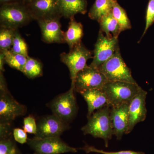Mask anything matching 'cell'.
<instances>
[{"mask_svg": "<svg viewBox=\"0 0 154 154\" xmlns=\"http://www.w3.org/2000/svg\"><path fill=\"white\" fill-rule=\"evenodd\" d=\"M75 88L71 86L67 92L61 94L51 102V108L54 115L64 122L69 121L76 114V101L74 94Z\"/></svg>", "mask_w": 154, "mask_h": 154, "instance_id": "8", "label": "cell"}, {"mask_svg": "<svg viewBox=\"0 0 154 154\" xmlns=\"http://www.w3.org/2000/svg\"><path fill=\"white\" fill-rule=\"evenodd\" d=\"M98 69L108 81L137 83L132 77L130 69L122 57L119 48L112 57Z\"/></svg>", "mask_w": 154, "mask_h": 154, "instance_id": "4", "label": "cell"}, {"mask_svg": "<svg viewBox=\"0 0 154 154\" xmlns=\"http://www.w3.org/2000/svg\"><path fill=\"white\" fill-rule=\"evenodd\" d=\"M61 17L42 19L37 21L41 29L42 39L47 43H65L64 32L61 29Z\"/></svg>", "mask_w": 154, "mask_h": 154, "instance_id": "12", "label": "cell"}, {"mask_svg": "<svg viewBox=\"0 0 154 154\" xmlns=\"http://www.w3.org/2000/svg\"><path fill=\"white\" fill-rule=\"evenodd\" d=\"M86 0H59L60 13L66 18L74 17L76 14H85L87 12Z\"/></svg>", "mask_w": 154, "mask_h": 154, "instance_id": "17", "label": "cell"}, {"mask_svg": "<svg viewBox=\"0 0 154 154\" xmlns=\"http://www.w3.org/2000/svg\"><path fill=\"white\" fill-rule=\"evenodd\" d=\"M0 154H17L16 146L9 137L1 138Z\"/></svg>", "mask_w": 154, "mask_h": 154, "instance_id": "26", "label": "cell"}, {"mask_svg": "<svg viewBox=\"0 0 154 154\" xmlns=\"http://www.w3.org/2000/svg\"><path fill=\"white\" fill-rule=\"evenodd\" d=\"M154 23V0H149L146 15V26L140 42L146 33L149 28Z\"/></svg>", "mask_w": 154, "mask_h": 154, "instance_id": "27", "label": "cell"}, {"mask_svg": "<svg viewBox=\"0 0 154 154\" xmlns=\"http://www.w3.org/2000/svg\"><path fill=\"white\" fill-rule=\"evenodd\" d=\"M9 122H2L1 123V138L8 137L9 134Z\"/></svg>", "mask_w": 154, "mask_h": 154, "instance_id": "31", "label": "cell"}, {"mask_svg": "<svg viewBox=\"0 0 154 154\" xmlns=\"http://www.w3.org/2000/svg\"><path fill=\"white\" fill-rule=\"evenodd\" d=\"M11 50L16 53L22 54L28 57V46L24 39L22 38L18 29L16 30L14 41Z\"/></svg>", "mask_w": 154, "mask_h": 154, "instance_id": "25", "label": "cell"}, {"mask_svg": "<svg viewBox=\"0 0 154 154\" xmlns=\"http://www.w3.org/2000/svg\"><path fill=\"white\" fill-rule=\"evenodd\" d=\"M113 17L118 22L121 27L122 31L130 29L131 28L130 21L128 17L126 11L117 2L113 6L112 11Z\"/></svg>", "mask_w": 154, "mask_h": 154, "instance_id": "23", "label": "cell"}, {"mask_svg": "<svg viewBox=\"0 0 154 154\" xmlns=\"http://www.w3.org/2000/svg\"><path fill=\"white\" fill-rule=\"evenodd\" d=\"M26 111L25 106L14 99L8 90L1 91L0 117L2 122H9L17 117L24 115Z\"/></svg>", "mask_w": 154, "mask_h": 154, "instance_id": "11", "label": "cell"}, {"mask_svg": "<svg viewBox=\"0 0 154 154\" xmlns=\"http://www.w3.org/2000/svg\"><path fill=\"white\" fill-rule=\"evenodd\" d=\"M108 82L98 69L87 65L77 75L75 80V90L80 93L89 90H103Z\"/></svg>", "mask_w": 154, "mask_h": 154, "instance_id": "7", "label": "cell"}, {"mask_svg": "<svg viewBox=\"0 0 154 154\" xmlns=\"http://www.w3.org/2000/svg\"><path fill=\"white\" fill-rule=\"evenodd\" d=\"M99 22L100 30L105 33L108 38H118L119 34L122 32L120 25L113 17L112 12L102 17Z\"/></svg>", "mask_w": 154, "mask_h": 154, "instance_id": "20", "label": "cell"}, {"mask_svg": "<svg viewBox=\"0 0 154 154\" xmlns=\"http://www.w3.org/2000/svg\"><path fill=\"white\" fill-rule=\"evenodd\" d=\"M14 140L20 144L27 143L28 142L27 132H25L24 130L20 128H15L14 129Z\"/></svg>", "mask_w": 154, "mask_h": 154, "instance_id": "30", "label": "cell"}, {"mask_svg": "<svg viewBox=\"0 0 154 154\" xmlns=\"http://www.w3.org/2000/svg\"><path fill=\"white\" fill-rule=\"evenodd\" d=\"M5 63V56H4L3 52L1 51V53H0V70H1V72H3L4 71V65Z\"/></svg>", "mask_w": 154, "mask_h": 154, "instance_id": "32", "label": "cell"}, {"mask_svg": "<svg viewBox=\"0 0 154 154\" xmlns=\"http://www.w3.org/2000/svg\"><path fill=\"white\" fill-rule=\"evenodd\" d=\"M17 2H22V0H0L1 5L6 4V3Z\"/></svg>", "mask_w": 154, "mask_h": 154, "instance_id": "33", "label": "cell"}, {"mask_svg": "<svg viewBox=\"0 0 154 154\" xmlns=\"http://www.w3.org/2000/svg\"><path fill=\"white\" fill-rule=\"evenodd\" d=\"M68 30L64 32V38L66 42L68 45L70 49L75 45L82 42L83 33V26L80 22L75 20L74 17L70 18Z\"/></svg>", "mask_w": 154, "mask_h": 154, "instance_id": "18", "label": "cell"}, {"mask_svg": "<svg viewBox=\"0 0 154 154\" xmlns=\"http://www.w3.org/2000/svg\"><path fill=\"white\" fill-rule=\"evenodd\" d=\"M29 146L37 153L61 154L77 152V149L69 146L60 137L38 138L34 137L28 139L27 143Z\"/></svg>", "mask_w": 154, "mask_h": 154, "instance_id": "6", "label": "cell"}, {"mask_svg": "<svg viewBox=\"0 0 154 154\" xmlns=\"http://www.w3.org/2000/svg\"><path fill=\"white\" fill-rule=\"evenodd\" d=\"M142 89L137 83L122 81H108L103 88L110 107L129 103Z\"/></svg>", "mask_w": 154, "mask_h": 154, "instance_id": "2", "label": "cell"}, {"mask_svg": "<svg viewBox=\"0 0 154 154\" xmlns=\"http://www.w3.org/2000/svg\"><path fill=\"white\" fill-rule=\"evenodd\" d=\"M119 48L118 38H108L100 30L95 45L93 60L89 66L98 69L112 57Z\"/></svg>", "mask_w": 154, "mask_h": 154, "instance_id": "9", "label": "cell"}, {"mask_svg": "<svg viewBox=\"0 0 154 154\" xmlns=\"http://www.w3.org/2000/svg\"><path fill=\"white\" fill-rule=\"evenodd\" d=\"M80 149L83 150L86 152H95L101 154H146L142 152H136L131 150L120 151L118 152H107L103 150L99 149L92 146L86 145L84 147L79 148Z\"/></svg>", "mask_w": 154, "mask_h": 154, "instance_id": "28", "label": "cell"}, {"mask_svg": "<svg viewBox=\"0 0 154 154\" xmlns=\"http://www.w3.org/2000/svg\"><path fill=\"white\" fill-rule=\"evenodd\" d=\"M64 122L53 114L42 119L37 124L35 137L47 138L58 137L65 130Z\"/></svg>", "mask_w": 154, "mask_h": 154, "instance_id": "14", "label": "cell"}, {"mask_svg": "<svg viewBox=\"0 0 154 154\" xmlns=\"http://www.w3.org/2000/svg\"><path fill=\"white\" fill-rule=\"evenodd\" d=\"M147 94V92L142 89L130 102L129 123L126 134L132 131L137 123L145 120L147 115L146 105Z\"/></svg>", "mask_w": 154, "mask_h": 154, "instance_id": "13", "label": "cell"}, {"mask_svg": "<svg viewBox=\"0 0 154 154\" xmlns=\"http://www.w3.org/2000/svg\"><path fill=\"white\" fill-rule=\"evenodd\" d=\"M60 60L68 68L71 79V86L75 88L76 77L78 73L87 66V62L92 58V53L82 42L75 45L69 53H62Z\"/></svg>", "mask_w": 154, "mask_h": 154, "instance_id": "5", "label": "cell"}, {"mask_svg": "<svg viewBox=\"0 0 154 154\" xmlns=\"http://www.w3.org/2000/svg\"><path fill=\"white\" fill-rule=\"evenodd\" d=\"M16 30L15 29L1 26V29H0L1 51L11 49L13 45Z\"/></svg>", "mask_w": 154, "mask_h": 154, "instance_id": "24", "label": "cell"}, {"mask_svg": "<svg viewBox=\"0 0 154 154\" xmlns=\"http://www.w3.org/2000/svg\"><path fill=\"white\" fill-rule=\"evenodd\" d=\"M34 154H38V153H37L35 152V153H34Z\"/></svg>", "mask_w": 154, "mask_h": 154, "instance_id": "35", "label": "cell"}, {"mask_svg": "<svg viewBox=\"0 0 154 154\" xmlns=\"http://www.w3.org/2000/svg\"><path fill=\"white\" fill-rule=\"evenodd\" d=\"M23 128L25 132L36 134L37 132V125L35 119L31 116H28L24 118Z\"/></svg>", "mask_w": 154, "mask_h": 154, "instance_id": "29", "label": "cell"}, {"mask_svg": "<svg viewBox=\"0 0 154 154\" xmlns=\"http://www.w3.org/2000/svg\"><path fill=\"white\" fill-rule=\"evenodd\" d=\"M32 0H22V2L26 5L30 2Z\"/></svg>", "mask_w": 154, "mask_h": 154, "instance_id": "34", "label": "cell"}, {"mask_svg": "<svg viewBox=\"0 0 154 154\" xmlns=\"http://www.w3.org/2000/svg\"><path fill=\"white\" fill-rule=\"evenodd\" d=\"M33 20L27 7L22 2L6 3L0 8L1 26L17 30Z\"/></svg>", "mask_w": 154, "mask_h": 154, "instance_id": "3", "label": "cell"}, {"mask_svg": "<svg viewBox=\"0 0 154 154\" xmlns=\"http://www.w3.org/2000/svg\"><path fill=\"white\" fill-rule=\"evenodd\" d=\"M111 107L106 106L99 109L88 118V123L82 128L84 134H90L102 139L106 147L113 135L110 112Z\"/></svg>", "mask_w": 154, "mask_h": 154, "instance_id": "1", "label": "cell"}, {"mask_svg": "<svg viewBox=\"0 0 154 154\" xmlns=\"http://www.w3.org/2000/svg\"><path fill=\"white\" fill-rule=\"evenodd\" d=\"M79 93L88 104V119L94 113L95 110L109 106L107 96L103 90H86L81 91Z\"/></svg>", "mask_w": 154, "mask_h": 154, "instance_id": "16", "label": "cell"}, {"mask_svg": "<svg viewBox=\"0 0 154 154\" xmlns=\"http://www.w3.org/2000/svg\"><path fill=\"white\" fill-rule=\"evenodd\" d=\"M42 65L33 58L28 56L22 72L30 79H33L42 75Z\"/></svg>", "mask_w": 154, "mask_h": 154, "instance_id": "22", "label": "cell"}, {"mask_svg": "<svg viewBox=\"0 0 154 154\" xmlns=\"http://www.w3.org/2000/svg\"><path fill=\"white\" fill-rule=\"evenodd\" d=\"M33 19H42L61 17L59 0H32L25 5Z\"/></svg>", "mask_w": 154, "mask_h": 154, "instance_id": "10", "label": "cell"}, {"mask_svg": "<svg viewBox=\"0 0 154 154\" xmlns=\"http://www.w3.org/2000/svg\"><path fill=\"white\" fill-rule=\"evenodd\" d=\"M5 56V61L9 66L22 72L27 60V57L16 53L11 49L2 51Z\"/></svg>", "mask_w": 154, "mask_h": 154, "instance_id": "21", "label": "cell"}, {"mask_svg": "<svg viewBox=\"0 0 154 154\" xmlns=\"http://www.w3.org/2000/svg\"><path fill=\"white\" fill-rule=\"evenodd\" d=\"M129 103H125L111 108L110 116L113 135L118 140H120L123 135L126 134L128 128Z\"/></svg>", "mask_w": 154, "mask_h": 154, "instance_id": "15", "label": "cell"}, {"mask_svg": "<svg viewBox=\"0 0 154 154\" xmlns=\"http://www.w3.org/2000/svg\"><path fill=\"white\" fill-rule=\"evenodd\" d=\"M117 0H96L89 11V17L99 22L102 17L111 13Z\"/></svg>", "mask_w": 154, "mask_h": 154, "instance_id": "19", "label": "cell"}]
</instances>
